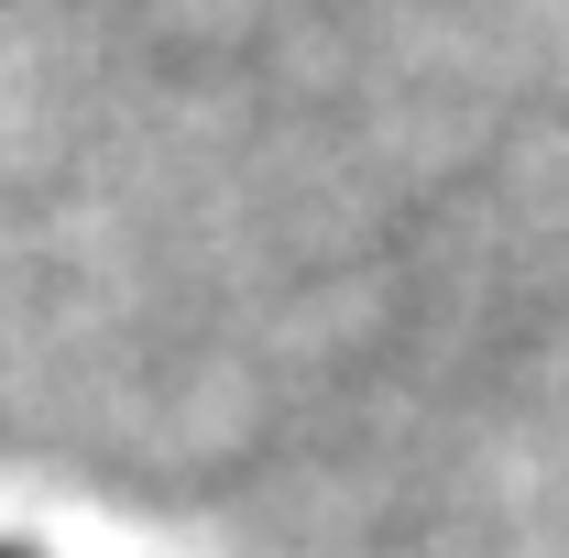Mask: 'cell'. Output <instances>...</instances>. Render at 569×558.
Returning <instances> with one entry per match:
<instances>
[{
  "mask_svg": "<svg viewBox=\"0 0 569 558\" xmlns=\"http://www.w3.org/2000/svg\"><path fill=\"white\" fill-rule=\"evenodd\" d=\"M0 558H33V548H0Z\"/></svg>",
  "mask_w": 569,
  "mask_h": 558,
  "instance_id": "1",
  "label": "cell"
}]
</instances>
